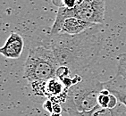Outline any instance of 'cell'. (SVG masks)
Listing matches in <instances>:
<instances>
[{
	"label": "cell",
	"mask_w": 126,
	"mask_h": 116,
	"mask_svg": "<svg viewBox=\"0 0 126 116\" xmlns=\"http://www.w3.org/2000/svg\"><path fill=\"white\" fill-rule=\"evenodd\" d=\"M50 116H62V115H61V114H56V113H52V114H50Z\"/></svg>",
	"instance_id": "14"
},
{
	"label": "cell",
	"mask_w": 126,
	"mask_h": 116,
	"mask_svg": "<svg viewBox=\"0 0 126 116\" xmlns=\"http://www.w3.org/2000/svg\"><path fill=\"white\" fill-rule=\"evenodd\" d=\"M95 23L87 22L84 20L78 18L75 16L68 17L63 22L60 29V33L70 34V35H76L87 30L91 27L95 26Z\"/></svg>",
	"instance_id": "7"
},
{
	"label": "cell",
	"mask_w": 126,
	"mask_h": 116,
	"mask_svg": "<svg viewBox=\"0 0 126 116\" xmlns=\"http://www.w3.org/2000/svg\"><path fill=\"white\" fill-rule=\"evenodd\" d=\"M109 95H103L100 93L97 98V102H98V105L104 108H108V103H109Z\"/></svg>",
	"instance_id": "10"
},
{
	"label": "cell",
	"mask_w": 126,
	"mask_h": 116,
	"mask_svg": "<svg viewBox=\"0 0 126 116\" xmlns=\"http://www.w3.org/2000/svg\"><path fill=\"white\" fill-rule=\"evenodd\" d=\"M105 13V0H79L74 7L70 8L71 16L78 17L95 24L104 22Z\"/></svg>",
	"instance_id": "4"
},
{
	"label": "cell",
	"mask_w": 126,
	"mask_h": 116,
	"mask_svg": "<svg viewBox=\"0 0 126 116\" xmlns=\"http://www.w3.org/2000/svg\"><path fill=\"white\" fill-rule=\"evenodd\" d=\"M54 103V102H53ZM63 111V107L59 103H54L53 104V113H56V114H61Z\"/></svg>",
	"instance_id": "13"
},
{
	"label": "cell",
	"mask_w": 126,
	"mask_h": 116,
	"mask_svg": "<svg viewBox=\"0 0 126 116\" xmlns=\"http://www.w3.org/2000/svg\"><path fill=\"white\" fill-rule=\"evenodd\" d=\"M105 82H101L92 75H83L80 82L70 87L67 90V98L63 104L64 111L89 112L98 105L97 98Z\"/></svg>",
	"instance_id": "3"
},
{
	"label": "cell",
	"mask_w": 126,
	"mask_h": 116,
	"mask_svg": "<svg viewBox=\"0 0 126 116\" xmlns=\"http://www.w3.org/2000/svg\"><path fill=\"white\" fill-rule=\"evenodd\" d=\"M47 39L58 65L69 68L73 77L86 73L97 62L104 46V29L96 24L80 34L58 33Z\"/></svg>",
	"instance_id": "1"
},
{
	"label": "cell",
	"mask_w": 126,
	"mask_h": 116,
	"mask_svg": "<svg viewBox=\"0 0 126 116\" xmlns=\"http://www.w3.org/2000/svg\"><path fill=\"white\" fill-rule=\"evenodd\" d=\"M119 100L114 94H112L110 93V96H109V103H108V108L110 109H113V108H115L119 104Z\"/></svg>",
	"instance_id": "11"
},
{
	"label": "cell",
	"mask_w": 126,
	"mask_h": 116,
	"mask_svg": "<svg viewBox=\"0 0 126 116\" xmlns=\"http://www.w3.org/2000/svg\"><path fill=\"white\" fill-rule=\"evenodd\" d=\"M53 104H54L53 101H52L50 98H47V99H46L42 103V106H43V108L45 109L47 112L52 114V113H53Z\"/></svg>",
	"instance_id": "12"
},
{
	"label": "cell",
	"mask_w": 126,
	"mask_h": 116,
	"mask_svg": "<svg viewBox=\"0 0 126 116\" xmlns=\"http://www.w3.org/2000/svg\"><path fill=\"white\" fill-rule=\"evenodd\" d=\"M58 63L47 39L32 44L23 66V76L29 83L47 81L56 77Z\"/></svg>",
	"instance_id": "2"
},
{
	"label": "cell",
	"mask_w": 126,
	"mask_h": 116,
	"mask_svg": "<svg viewBox=\"0 0 126 116\" xmlns=\"http://www.w3.org/2000/svg\"><path fill=\"white\" fill-rule=\"evenodd\" d=\"M117 75L121 76L124 80H126V53L121 54L119 56Z\"/></svg>",
	"instance_id": "9"
},
{
	"label": "cell",
	"mask_w": 126,
	"mask_h": 116,
	"mask_svg": "<svg viewBox=\"0 0 126 116\" xmlns=\"http://www.w3.org/2000/svg\"><path fill=\"white\" fill-rule=\"evenodd\" d=\"M24 47V41L22 37L17 32H12L6 39L5 45L1 47L0 53L9 59H17L22 55Z\"/></svg>",
	"instance_id": "5"
},
{
	"label": "cell",
	"mask_w": 126,
	"mask_h": 116,
	"mask_svg": "<svg viewBox=\"0 0 126 116\" xmlns=\"http://www.w3.org/2000/svg\"><path fill=\"white\" fill-rule=\"evenodd\" d=\"M69 116H126V106L122 103H119L115 108H104L97 105L91 111L89 112H66Z\"/></svg>",
	"instance_id": "6"
},
{
	"label": "cell",
	"mask_w": 126,
	"mask_h": 116,
	"mask_svg": "<svg viewBox=\"0 0 126 116\" xmlns=\"http://www.w3.org/2000/svg\"><path fill=\"white\" fill-rule=\"evenodd\" d=\"M105 87L118 98L119 102L126 106V80L116 75L113 80L105 82Z\"/></svg>",
	"instance_id": "8"
}]
</instances>
